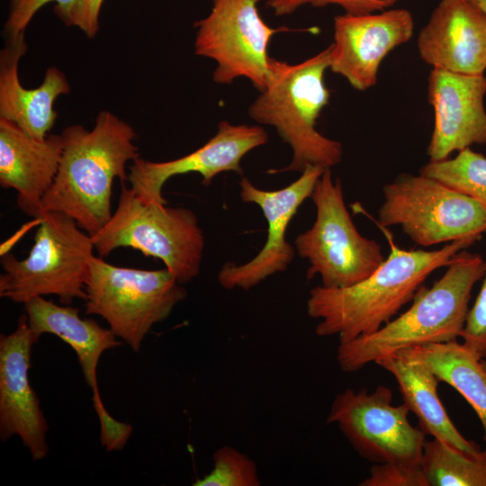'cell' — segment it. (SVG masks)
Masks as SVG:
<instances>
[{"instance_id": "cell-1", "label": "cell", "mask_w": 486, "mask_h": 486, "mask_svg": "<svg viewBox=\"0 0 486 486\" xmlns=\"http://www.w3.org/2000/svg\"><path fill=\"white\" fill-rule=\"evenodd\" d=\"M388 239L390 255L365 279L347 287L319 285L310 291L307 313L320 320L317 336L337 335L339 344H344L377 331L412 301L433 272L476 242L462 239L435 250H407L393 244L391 237Z\"/></svg>"}, {"instance_id": "cell-2", "label": "cell", "mask_w": 486, "mask_h": 486, "mask_svg": "<svg viewBox=\"0 0 486 486\" xmlns=\"http://www.w3.org/2000/svg\"><path fill=\"white\" fill-rule=\"evenodd\" d=\"M56 177L41 202V214L63 212L90 236L111 219L112 184L128 181L126 165L140 158L132 126L109 111L100 112L91 130L66 127Z\"/></svg>"}, {"instance_id": "cell-3", "label": "cell", "mask_w": 486, "mask_h": 486, "mask_svg": "<svg viewBox=\"0 0 486 486\" xmlns=\"http://www.w3.org/2000/svg\"><path fill=\"white\" fill-rule=\"evenodd\" d=\"M484 272L482 256L466 248L456 253L431 287L418 290L406 311L372 334L339 344L337 360L341 370L356 372L401 349L456 340L466 321L473 286Z\"/></svg>"}, {"instance_id": "cell-4", "label": "cell", "mask_w": 486, "mask_h": 486, "mask_svg": "<svg viewBox=\"0 0 486 486\" xmlns=\"http://www.w3.org/2000/svg\"><path fill=\"white\" fill-rule=\"evenodd\" d=\"M330 46L296 64L270 57L265 88L248 113L257 123L273 126L292 151L291 162L268 174L302 173L309 165L331 168L340 163L342 144L316 130L317 120L328 104L324 82L329 66Z\"/></svg>"}, {"instance_id": "cell-5", "label": "cell", "mask_w": 486, "mask_h": 486, "mask_svg": "<svg viewBox=\"0 0 486 486\" xmlns=\"http://www.w3.org/2000/svg\"><path fill=\"white\" fill-rule=\"evenodd\" d=\"M27 257L11 253L1 256L0 296L25 303L45 295H56L63 305L75 299L86 301V284L94 246L91 236L70 216L44 212Z\"/></svg>"}, {"instance_id": "cell-6", "label": "cell", "mask_w": 486, "mask_h": 486, "mask_svg": "<svg viewBox=\"0 0 486 486\" xmlns=\"http://www.w3.org/2000/svg\"><path fill=\"white\" fill-rule=\"evenodd\" d=\"M91 238L99 256L118 248H132L160 259L181 284L201 270L204 236L194 212L185 207L143 203L124 184L111 219Z\"/></svg>"}, {"instance_id": "cell-7", "label": "cell", "mask_w": 486, "mask_h": 486, "mask_svg": "<svg viewBox=\"0 0 486 486\" xmlns=\"http://www.w3.org/2000/svg\"><path fill=\"white\" fill-rule=\"evenodd\" d=\"M87 315H98L138 352L151 328L169 317L187 291L165 267L143 270L116 266L94 256L86 284Z\"/></svg>"}, {"instance_id": "cell-8", "label": "cell", "mask_w": 486, "mask_h": 486, "mask_svg": "<svg viewBox=\"0 0 486 486\" xmlns=\"http://www.w3.org/2000/svg\"><path fill=\"white\" fill-rule=\"evenodd\" d=\"M310 198L316 219L294 240L297 254L310 265L307 280L319 275L322 286L342 288L368 277L385 259L382 247L358 231L346 206L341 181L333 180L331 168L323 171Z\"/></svg>"}, {"instance_id": "cell-9", "label": "cell", "mask_w": 486, "mask_h": 486, "mask_svg": "<svg viewBox=\"0 0 486 486\" xmlns=\"http://www.w3.org/2000/svg\"><path fill=\"white\" fill-rule=\"evenodd\" d=\"M382 194L379 226H399L418 246L477 241L486 233V207L434 178L402 173Z\"/></svg>"}, {"instance_id": "cell-10", "label": "cell", "mask_w": 486, "mask_h": 486, "mask_svg": "<svg viewBox=\"0 0 486 486\" xmlns=\"http://www.w3.org/2000/svg\"><path fill=\"white\" fill-rule=\"evenodd\" d=\"M212 1L210 14L194 22L195 54L216 62L215 83L230 85L245 77L261 92L269 70L267 48L280 29L262 19L258 0Z\"/></svg>"}, {"instance_id": "cell-11", "label": "cell", "mask_w": 486, "mask_h": 486, "mask_svg": "<svg viewBox=\"0 0 486 486\" xmlns=\"http://www.w3.org/2000/svg\"><path fill=\"white\" fill-rule=\"evenodd\" d=\"M391 389H346L336 395L328 423H337L353 448L375 464H420L426 434L410 424L409 409L392 404Z\"/></svg>"}, {"instance_id": "cell-12", "label": "cell", "mask_w": 486, "mask_h": 486, "mask_svg": "<svg viewBox=\"0 0 486 486\" xmlns=\"http://www.w3.org/2000/svg\"><path fill=\"white\" fill-rule=\"evenodd\" d=\"M323 168L309 165L287 186L274 191L256 187L248 178L238 182L242 202L259 206L267 222L266 240L260 251L243 264L225 263L217 279L226 290L248 291L267 277L284 272L294 258V248L286 239L289 223L302 202L311 197Z\"/></svg>"}, {"instance_id": "cell-13", "label": "cell", "mask_w": 486, "mask_h": 486, "mask_svg": "<svg viewBox=\"0 0 486 486\" xmlns=\"http://www.w3.org/2000/svg\"><path fill=\"white\" fill-rule=\"evenodd\" d=\"M24 304L32 331L38 337L50 333L68 343L76 352L85 381L93 392L94 408L100 422V441L106 451L122 450L132 432V426L113 418L106 410L98 388L97 366L103 353L122 343L110 329L94 319H82L79 310L58 305L43 296Z\"/></svg>"}, {"instance_id": "cell-14", "label": "cell", "mask_w": 486, "mask_h": 486, "mask_svg": "<svg viewBox=\"0 0 486 486\" xmlns=\"http://www.w3.org/2000/svg\"><path fill=\"white\" fill-rule=\"evenodd\" d=\"M267 141L268 134L261 126L221 121L216 134L190 154L163 162L148 161L140 157L129 167L128 181L141 202L166 205L162 190L171 177L198 173L202 177V184L209 186L212 179L223 172L242 176V158Z\"/></svg>"}, {"instance_id": "cell-15", "label": "cell", "mask_w": 486, "mask_h": 486, "mask_svg": "<svg viewBox=\"0 0 486 486\" xmlns=\"http://www.w3.org/2000/svg\"><path fill=\"white\" fill-rule=\"evenodd\" d=\"M333 27L328 68L355 89L365 91L376 84L383 58L411 39L414 21L407 9L388 8L364 14L345 13L334 18Z\"/></svg>"}, {"instance_id": "cell-16", "label": "cell", "mask_w": 486, "mask_h": 486, "mask_svg": "<svg viewBox=\"0 0 486 486\" xmlns=\"http://www.w3.org/2000/svg\"><path fill=\"white\" fill-rule=\"evenodd\" d=\"M39 338L26 314L20 316L14 332L0 336V439L18 436L33 461L49 453V425L28 375L32 349Z\"/></svg>"}, {"instance_id": "cell-17", "label": "cell", "mask_w": 486, "mask_h": 486, "mask_svg": "<svg viewBox=\"0 0 486 486\" xmlns=\"http://www.w3.org/2000/svg\"><path fill=\"white\" fill-rule=\"evenodd\" d=\"M486 76H471L435 68L428 77V100L435 124L427 153L431 161L446 159L454 151L486 143Z\"/></svg>"}, {"instance_id": "cell-18", "label": "cell", "mask_w": 486, "mask_h": 486, "mask_svg": "<svg viewBox=\"0 0 486 486\" xmlns=\"http://www.w3.org/2000/svg\"><path fill=\"white\" fill-rule=\"evenodd\" d=\"M418 50L435 68L484 75L486 17L469 0H441L419 32Z\"/></svg>"}, {"instance_id": "cell-19", "label": "cell", "mask_w": 486, "mask_h": 486, "mask_svg": "<svg viewBox=\"0 0 486 486\" xmlns=\"http://www.w3.org/2000/svg\"><path fill=\"white\" fill-rule=\"evenodd\" d=\"M62 151L61 134L35 140L0 118V185L16 191L17 206L26 215L41 217V202L56 177Z\"/></svg>"}, {"instance_id": "cell-20", "label": "cell", "mask_w": 486, "mask_h": 486, "mask_svg": "<svg viewBox=\"0 0 486 486\" xmlns=\"http://www.w3.org/2000/svg\"><path fill=\"white\" fill-rule=\"evenodd\" d=\"M4 42L0 51V118L14 122L35 140H44L58 117L55 101L70 92V85L63 71L50 67L40 86L23 87L18 67L28 50L25 32L15 38H5Z\"/></svg>"}, {"instance_id": "cell-21", "label": "cell", "mask_w": 486, "mask_h": 486, "mask_svg": "<svg viewBox=\"0 0 486 486\" xmlns=\"http://www.w3.org/2000/svg\"><path fill=\"white\" fill-rule=\"evenodd\" d=\"M376 364L397 381L403 403L418 420V428L433 438L461 451L475 454L481 451L473 441L467 440L455 428L437 394L440 382L422 362L403 350L390 354Z\"/></svg>"}, {"instance_id": "cell-22", "label": "cell", "mask_w": 486, "mask_h": 486, "mask_svg": "<svg viewBox=\"0 0 486 486\" xmlns=\"http://www.w3.org/2000/svg\"><path fill=\"white\" fill-rule=\"evenodd\" d=\"M401 350L425 364L440 382L466 400L481 421L486 443V372L482 359L457 339Z\"/></svg>"}, {"instance_id": "cell-23", "label": "cell", "mask_w": 486, "mask_h": 486, "mask_svg": "<svg viewBox=\"0 0 486 486\" xmlns=\"http://www.w3.org/2000/svg\"><path fill=\"white\" fill-rule=\"evenodd\" d=\"M420 465L428 486H486V450L472 454L426 439Z\"/></svg>"}, {"instance_id": "cell-24", "label": "cell", "mask_w": 486, "mask_h": 486, "mask_svg": "<svg viewBox=\"0 0 486 486\" xmlns=\"http://www.w3.org/2000/svg\"><path fill=\"white\" fill-rule=\"evenodd\" d=\"M419 174L470 196L486 207V158L470 147L458 151L454 158L429 160L420 168Z\"/></svg>"}, {"instance_id": "cell-25", "label": "cell", "mask_w": 486, "mask_h": 486, "mask_svg": "<svg viewBox=\"0 0 486 486\" xmlns=\"http://www.w3.org/2000/svg\"><path fill=\"white\" fill-rule=\"evenodd\" d=\"M213 468L194 486H260L257 467L245 454L231 446L217 449L213 455Z\"/></svg>"}, {"instance_id": "cell-26", "label": "cell", "mask_w": 486, "mask_h": 486, "mask_svg": "<svg viewBox=\"0 0 486 486\" xmlns=\"http://www.w3.org/2000/svg\"><path fill=\"white\" fill-rule=\"evenodd\" d=\"M50 2L55 3L54 13L66 24L75 0H9L8 15L4 25L5 38H15L24 33L35 14Z\"/></svg>"}, {"instance_id": "cell-27", "label": "cell", "mask_w": 486, "mask_h": 486, "mask_svg": "<svg viewBox=\"0 0 486 486\" xmlns=\"http://www.w3.org/2000/svg\"><path fill=\"white\" fill-rule=\"evenodd\" d=\"M359 486H428L420 464H375Z\"/></svg>"}, {"instance_id": "cell-28", "label": "cell", "mask_w": 486, "mask_h": 486, "mask_svg": "<svg viewBox=\"0 0 486 486\" xmlns=\"http://www.w3.org/2000/svg\"><path fill=\"white\" fill-rule=\"evenodd\" d=\"M482 279V287L472 307L469 309L460 338L480 359H486V260Z\"/></svg>"}, {"instance_id": "cell-29", "label": "cell", "mask_w": 486, "mask_h": 486, "mask_svg": "<svg viewBox=\"0 0 486 486\" xmlns=\"http://www.w3.org/2000/svg\"><path fill=\"white\" fill-rule=\"evenodd\" d=\"M103 2L104 0H75L66 25L76 26L87 38H94L99 32V15Z\"/></svg>"}, {"instance_id": "cell-30", "label": "cell", "mask_w": 486, "mask_h": 486, "mask_svg": "<svg viewBox=\"0 0 486 486\" xmlns=\"http://www.w3.org/2000/svg\"><path fill=\"white\" fill-rule=\"evenodd\" d=\"M399 0H312L315 7L338 5L346 14H364L376 13L392 7Z\"/></svg>"}, {"instance_id": "cell-31", "label": "cell", "mask_w": 486, "mask_h": 486, "mask_svg": "<svg viewBox=\"0 0 486 486\" xmlns=\"http://www.w3.org/2000/svg\"><path fill=\"white\" fill-rule=\"evenodd\" d=\"M312 0H269L267 4L275 15H286L295 12L301 6L310 4Z\"/></svg>"}, {"instance_id": "cell-32", "label": "cell", "mask_w": 486, "mask_h": 486, "mask_svg": "<svg viewBox=\"0 0 486 486\" xmlns=\"http://www.w3.org/2000/svg\"><path fill=\"white\" fill-rule=\"evenodd\" d=\"M474 4L486 17V0H469Z\"/></svg>"}, {"instance_id": "cell-33", "label": "cell", "mask_w": 486, "mask_h": 486, "mask_svg": "<svg viewBox=\"0 0 486 486\" xmlns=\"http://www.w3.org/2000/svg\"><path fill=\"white\" fill-rule=\"evenodd\" d=\"M482 364L486 372V359H482Z\"/></svg>"}]
</instances>
